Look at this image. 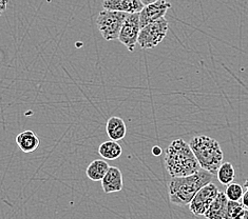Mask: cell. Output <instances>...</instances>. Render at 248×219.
<instances>
[{"instance_id":"obj_1","label":"cell","mask_w":248,"mask_h":219,"mask_svg":"<svg viewBox=\"0 0 248 219\" xmlns=\"http://www.w3.org/2000/svg\"><path fill=\"white\" fill-rule=\"evenodd\" d=\"M165 167L171 177H185L201 170L190 146L181 138L168 146L165 154Z\"/></svg>"},{"instance_id":"obj_2","label":"cell","mask_w":248,"mask_h":219,"mask_svg":"<svg viewBox=\"0 0 248 219\" xmlns=\"http://www.w3.org/2000/svg\"><path fill=\"white\" fill-rule=\"evenodd\" d=\"M214 175L200 170L198 173L185 177H172L169 181V199L178 206L189 205L199 190L212 181Z\"/></svg>"},{"instance_id":"obj_3","label":"cell","mask_w":248,"mask_h":219,"mask_svg":"<svg viewBox=\"0 0 248 219\" xmlns=\"http://www.w3.org/2000/svg\"><path fill=\"white\" fill-rule=\"evenodd\" d=\"M200 168L216 175L223 161V151L218 141L207 135L193 137L189 143Z\"/></svg>"},{"instance_id":"obj_4","label":"cell","mask_w":248,"mask_h":219,"mask_svg":"<svg viewBox=\"0 0 248 219\" xmlns=\"http://www.w3.org/2000/svg\"><path fill=\"white\" fill-rule=\"evenodd\" d=\"M127 16V13L119 11L104 9L99 12L96 18V26L105 40L113 41L119 39L121 29Z\"/></svg>"},{"instance_id":"obj_5","label":"cell","mask_w":248,"mask_h":219,"mask_svg":"<svg viewBox=\"0 0 248 219\" xmlns=\"http://www.w3.org/2000/svg\"><path fill=\"white\" fill-rule=\"evenodd\" d=\"M169 29L168 20L163 17L162 19L155 21L140 28L138 38V44L140 49H155L166 37Z\"/></svg>"},{"instance_id":"obj_6","label":"cell","mask_w":248,"mask_h":219,"mask_svg":"<svg viewBox=\"0 0 248 219\" xmlns=\"http://www.w3.org/2000/svg\"><path fill=\"white\" fill-rule=\"evenodd\" d=\"M218 192L220 191H218L217 187L214 182H210L208 185L204 186L194 195V197L190 201V204H189V210L191 211L193 215L204 216Z\"/></svg>"},{"instance_id":"obj_7","label":"cell","mask_w":248,"mask_h":219,"mask_svg":"<svg viewBox=\"0 0 248 219\" xmlns=\"http://www.w3.org/2000/svg\"><path fill=\"white\" fill-rule=\"evenodd\" d=\"M140 31V23L139 13L128 14L121 29L119 40L130 52H133L137 48Z\"/></svg>"},{"instance_id":"obj_8","label":"cell","mask_w":248,"mask_h":219,"mask_svg":"<svg viewBox=\"0 0 248 219\" xmlns=\"http://www.w3.org/2000/svg\"><path fill=\"white\" fill-rule=\"evenodd\" d=\"M170 8L171 3L167 0H157L155 2L145 5L144 9L139 13L140 28L162 19Z\"/></svg>"},{"instance_id":"obj_9","label":"cell","mask_w":248,"mask_h":219,"mask_svg":"<svg viewBox=\"0 0 248 219\" xmlns=\"http://www.w3.org/2000/svg\"><path fill=\"white\" fill-rule=\"evenodd\" d=\"M144 7L140 0H104L103 2L105 10L119 11L127 14L140 13Z\"/></svg>"},{"instance_id":"obj_10","label":"cell","mask_w":248,"mask_h":219,"mask_svg":"<svg viewBox=\"0 0 248 219\" xmlns=\"http://www.w3.org/2000/svg\"><path fill=\"white\" fill-rule=\"evenodd\" d=\"M124 181L123 174L120 169L110 167L107 173L102 179V188L106 194L116 193L123 190Z\"/></svg>"},{"instance_id":"obj_11","label":"cell","mask_w":248,"mask_h":219,"mask_svg":"<svg viewBox=\"0 0 248 219\" xmlns=\"http://www.w3.org/2000/svg\"><path fill=\"white\" fill-rule=\"evenodd\" d=\"M228 199L225 193L218 192L215 200L212 201L208 210L204 214L206 219H225L227 212Z\"/></svg>"},{"instance_id":"obj_12","label":"cell","mask_w":248,"mask_h":219,"mask_svg":"<svg viewBox=\"0 0 248 219\" xmlns=\"http://www.w3.org/2000/svg\"><path fill=\"white\" fill-rule=\"evenodd\" d=\"M106 131H107V135L109 136L110 140H122L125 138L127 134L126 123L121 117L113 116L108 119L107 124H106Z\"/></svg>"},{"instance_id":"obj_13","label":"cell","mask_w":248,"mask_h":219,"mask_svg":"<svg viewBox=\"0 0 248 219\" xmlns=\"http://www.w3.org/2000/svg\"><path fill=\"white\" fill-rule=\"evenodd\" d=\"M16 144L25 153H32L37 149L40 141L37 135L33 131H23L17 135Z\"/></svg>"},{"instance_id":"obj_14","label":"cell","mask_w":248,"mask_h":219,"mask_svg":"<svg viewBox=\"0 0 248 219\" xmlns=\"http://www.w3.org/2000/svg\"><path fill=\"white\" fill-rule=\"evenodd\" d=\"M110 165L103 159H95L93 161L86 170V174L88 178L92 181H102L104 176L107 173Z\"/></svg>"},{"instance_id":"obj_15","label":"cell","mask_w":248,"mask_h":219,"mask_svg":"<svg viewBox=\"0 0 248 219\" xmlns=\"http://www.w3.org/2000/svg\"><path fill=\"white\" fill-rule=\"evenodd\" d=\"M123 149L121 145L114 140L105 141L98 147V154L107 161H115L121 157Z\"/></svg>"},{"instance_id":"obj_16","label":"cell","mask_w":248,"mask_h":219,"mask_svg":"<svg viewBox=\"0 0 248 219\" xmlns=\"http://www.w3.org/2000/svg\"><path fill=\"white\" fill-rule=\"evenodd\" d=\"M217 176L218 181H220L222 185L228 186L229 183L233 182L235 177V170L233 168V165L230 162H223L217 170Z\"/></svg>"},{"instance_id":"obj_17","label":"cell","mask_w":248,"mask_h":219,"mask_svg":"<svg viewBox=\"0 0 248 219\" xmlns=\"http://www.w3.org/2000/svg\"><path fill=\"white\" fill-rule=\"evenodd\" d=\"M243 193H244L243 187L235 182L229 183L225 191L226 197L230 201H241L242 196H243Z\"/></svg>"},{"instance_id":"obj_18","label":"cell","mask_w":248,"mask_h":219,"mask_svg":"<svg viewBox=\"0 0 248 219\" xmlns=\"http://www.w3.org/2000/svg\"><path fill=\"white\" fill-rule=\"evenodd\" d=\"M243 209H244V206H243V204L240 203V201H230V200H228L227 212H226L225 219H233Z\"/></svg>"},{"instance_id":"obj_19","label":"cell","mask_w":248,"mask_h":219,"mask_svg":"<svg viewBox=\"0 0 248 219\" xmlns=\"http://www.w3.org/2000/svg\"><path fill=\"white\" fill-rule=\"evenodd\" d=\"M244 188H245V191H244V193H243V196H242L241 204H243L244 208L248 209V178L245 180Z\"/></svg>"},{"instance_id":"obj_20","label":"cell","mask_w":248,"mask_h":219,"mask_svg":"<svg viewBox=\"0 0 248 219\" xmlns=\"http://www.w3.org/2000/svg\"><path fill=\"white\" fill-rule=\"evenodd\" d=\"M233 219H248V209L244 208Z\"/></svg>"},{"instance_id":"obj_21","label":"cell","mask_w":248,"mask_h":219,"mask_svg":"<svg viewBox=\"0 0 248 219\" xmlns=\"http://www.w3.org/2000/svg\"><path fill=\"white\" fill-rule=\"evenodd\" d=\"M152 153H153V155H155V156H158V155H161L162 154V150L159 149L158 146H155L152 149Z\"/></svg>"},{"instance_id":"obj_22","label":"cell","mask_w":248,"mask_h":219,"mask_svg":"<svg viewBox=\"0 0 248 219\" xmlns=\"http://www.w3.org/2000/svg\"><path fill=\"white\" fill-rule=\"evenodd\" d=\"M140 1L143 2L144 5H147V4H150V3L155 2V1H157V0H140Z\"/></svg>"}]
</instances>
